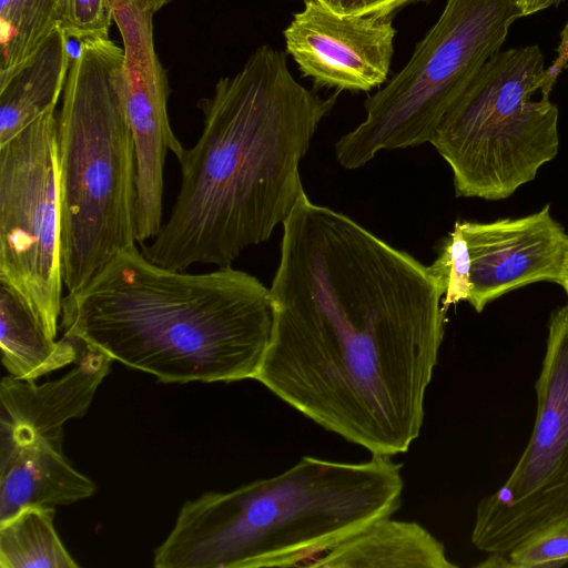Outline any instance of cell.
Segmentation results:
<instances>
[{
  "label": "cell",
  "mask_w": 568,
  "mask_h": 568,
  "mask_svg": "<svg viewBox=\"0 0 568 568\" xmlns=\"http://www.w3.org/2000/svg\"><path fill=\"white\" fill-rule=\"evenodd\" d=\"M113 359L84 346V354L62 377L41 385L4 376L0 383V446L36 439L62 444L63 425L83 417L109 374Z\"/></svg>",
  "instance_id": "13"
},
{
  "label": "cell",
  "mask_w": 568,
  "mask_h": 568,
  "mask_svg": "<svg viewBox=\"0 0 568 568\" xmlns=\"http://www.w3.org/2000/svg\"><path fill=\"white\" fill-rule=\"evenodd\" d=\"M68 38L62 27H57L31 60L0 89V145L55 109L71 64Z\"/></svg>",
  "instance_id": "17"
},
{
  "label": "cell",
  "mask_w": 568,
  "mask_h": 568,
  "mask_svg": "<svg viewBox=\"0 0 568 568\" xmlns=\"http://www.w3.org/2000/svg\"><path fill=\"white\" fill-rule=\"evenodd\" d=\"M57 136L51 109L0 145V281L22 295L54 338L64 287Z\"/></svg>",
  "instance_id": "9"
},
{
  "label": "cell",
  "mask_w": 568,
  "mask_h": 568,
  "mask_svg": "<svg viewBox=\"0 0 568 568\" xmlns=\"http://www.w3.org/2000/svg\"><path fill=\"white\" fill-rule=\"evenodd\" d=\"M564 0H516L521 17H526L538 11L556 6Z\"/></svg>",
  "instance_id": "24"
},
{
  "label": "cell",
  "mask_w": 568,
  "mask_h": 568,
  "mask_svg": "<svg viewBox=\"0 0 568 568\" xmlns=\"http://www.w3.org/2000/svg\"><path fill=\"white\" fill-rule=\"evenodd\" d=\"M535 389L527 446L505 483L476 507L470 540L487 554L507 555L568 517V303L550 315Z\"/></svg>",
  "instance_id": "8"
},
{
  "label": "cell",
  "mask_w": 568,
  "mask_h": 568,
  "mask_svg": "<svg viewBox=\"0 0 568 568\" xmlns=\"http://www.w3.org/2000/svg\"><path fill=\"white\" fill-rule=\"evenodd\" d=\"M559 285L562 286V288L565 290V292L568 295V256L565 262V266H564V271H562V275H561Z\"/></svg>",
  "instance_id": "27"
},
{
  "label": "cell",
  "mask_w": 568,
  "mask_h": 568,
  "mask_svg": "<svg viewBox=\"0 0 568 568\" xmlns=\"http://www.w3.org/2000/svg\"><path fill=\"white\" fill-rule=\"evenodd\" d=\"M417 0H339V13L389 18L399 8Z\"/></svg>",
  "instance_id": "23"
},
{
  "label": "cell",
  "mask_w": 568,
  "mask_h": 568,
  "mask_svg": "<svg viewBox=\"0 0 568 568\" xmlns=\"http://www.w3.org/2000/svg\"><path fill=\"white\" fill-rule=\"evenodd\" d=\"M54 507H26L0 521L1 568H78L53 524Z\"/></svg>",
  "instance_id": "19"
},
{
  "label": "cell",
  "mask_w": 568,
  "mask_h": 568,
  "mask_svg": "<svg viewBox=\"0 0 568 568\" xmlns=\"http://www.w3.org/2000/svg\"><path fill=\"white\" fill-rule=\"evenodd\" d=\"M428 270L444 294L442 304L445 311L452 305L468 301L470 257L459 221L442 242L438 255Z\"/></svg>",
  "instance_id": "20"
},
{
  "label": "cell",
  "mask_w": 568,
  "mask_h": 568,
  "mask_svg": "<svg viewBox=\"0 0 568 568\" xmlns=\"http://www.w3.org/2000/svg\"><path fill=\"white\" fill-rule=\"evenodd\" d=\"M338 93L306 89L286 52L256 48L197 102L202 132L178 160L175 203L151 243L141 244L144 256L176 271L225 267L267 241L305 193L300 163Z\"/></svg>",
  "instance_id": "2"
},
{
  "label": "cell",
  "mask_w": 568,
  "mask_h": 568,
  "mask_svg": "<svg viewBox=\"0 0 568 568\" xmlns=\"http://www.w3.org/2000/svg\"><path fill=\"white\" fill-rule=\"evenodd\" d=\"M283 36L286 53L317 89L368 92L387 80L396 29L390 17L345 16L306 2Z\"/></svg>",
  "instance_id": "11"
},
{
  "label": "cell",
  "mask_w": 568,
  "mask_h": 568,
  "mask_svg": "<svg viewBox=\"0 0 568 568\" xmlns=\"http://www.w3.org/2000/svg\"><path fill=\"white\" fill-rule=\"evenodd\" d=\"M510 568H546L568 564V517L531 535L507 554Z\"/></svg>",
  "instance_id": "21"
},
{
  "label": "cell",
  "mask_w": 568,
  "mask_h": 568,
  "mask_svg": "<svg viewBox=\"0 0 568 568\" xmlns=\"http://www.w3.org/2000/svg\"><path fill=\"white\" fill-rule=\"evenodd\" d=\"M112 20L111 0H69L65 20L61 27L68 37L81 42L109 38Z\"/></svg>",
  "instance_id": "22"
},
{
  "label": "cell",
  "mask_w": 568,
  "mask_h": 568,
  "mask_svg": "<svg viewBox=\"0 0 568 568\" xmlns=\"http://www.w3.org/2000/svg\"><path fill=\"white\" fill-rule=\"evenodd\" d=\"M82 345L52 337L22 295L0 281L1 362L10 375L34 381L80 359Z\"/></svg>",
  "instance_id": "16"
},
{
  "label": "cell",
  "mask_w": 568,
  "mask_h": 568,
  "mask_svg": "<svg viewBox=\"0 0 568 568\" xmlns=\"http://www.w3.org/2000/svg\"><path fill=\"white\" fill-rule=\"evenodd\" d=\"M318 568H455L444 545L415 521H373L310 558Z\"/></svg>",
  "instance_id": "15"
},
{
  "label": "cell",
  "mask_w": 568,
  "mask_h": 568,
  "mask_svg": "<svg viewBox=\"0 0 568 568\" xmlns=\"http://www.w3.org/2000/svg\"><path fill=\"white\" fill-rule=\"evenodd\" d=\"M151 10L153 13L162 9L171 0H136Z\"/></svg>",
  "instance_id": "25"
},
{
  "label": "cell",
  "mask_w": 568,
  "mask_h": 568,
  "mask_svg": "<svg viewBox=\"0 0 568 568\" xmlns=\"http://www.w3.org/2000/svg\"><path fill=\"white\" fill-rule=\"evenodd\" d=\"M470 257L468 303L480 313L504 294L536 282L559 284L568 235L550 205L517 219L460 222Z\"/></svg>",
  "instance_id": "12"
},
{
  "label": "cell",
  "mask_w": 568,
  "mask_h": 568,
  "mask_svg": "<svg viewBox=\"0 0 568 568\" xmlns=\"http://www.w3.org/2000/svg\"><path fill=\"white\" fill-rule=\"evenodd\" d=\"M274 323L254 379L372 455L419 436L445 333L422 264L306 192L283 223Z\"/></svg>",
  "instance_id": "1"
},
{
  "label": "cell",
  "mask_w": 568,
  "mask_h": 568,
  "mask_svg": "<svg viewBox=\"0 0 568 568\" xmlns=\"http://www.w3.org/2000/svg\"><path fill=\"white\" fill-rule=\"evenodd\" d=\"M304 3L314 2L339 13V0H302Z\"/></svg>",
  "instance_id": "26"
},
{
  "label": "cell",
  "mask_w": 568,
  "mask_h": 568,
  "mask_svg": "<svg viewBox=\"0 0 568 568\" xmlns=\"http://www.w3.org/2000/svg\"><path fill=\"white\" fill-rule=\"evenodd\" d=\"M124 50L109 38L80 42L58 114L60 256L68 293L135 246L138 180L123 104Z\"/></svg>",
  "instance_id": "5"
},
{
  "label": "cell",
  "mask_w": 568,
  "mask_h": 568,
  "mask_svg": "<svg viewBox=\"0 0 568 568\" xmlns=\"http://www.w3.org/2000/svg\"><path fill=\"white\" fill-rule=\"evenodd\" d=\"M95 490L64 456L61 443L40 438L0 446V521L26 507L70 505Z\"/></svg>",
  "instance_id": "14"
},
{
  "label": "cell",
  "mask_w": 568,
  "mask_h": 568,
  "mask_svg": "<svg viewBox=\"0 0 568 568\" xmlns=\"http://www.w3.org/2000/svg\"><path fill=\"white\" fill-rule=\"evenodd\" d=\"M69 0H0V89L62 26Z\"/></svg>",
  "instance_id": "18"
},
{
  "label": "cell",
  "mask_w": 568,
  "mask_h": 568,
  "mask_svg": "<svg viewBox=\"0 0 568 568\" xmlns=\"http://www.w3.org/2000/svg\"><path fill=\"white\" fill-rule=\"evenodd\" d=\"M521 17L516 0H446L404 68L369 95L364 120L335 143L345 169L430 143L446 113Z\"/></svg>",
  "instance_id": "7"
},
{
  "label": "cell",
  "mask_w": 568,
  "mask_h": 568,
  "mask_svg": "<svg viewBox=\"0 0 568 568\" xmlns=\"http://www.w3.org/2000/svg\"><path fill=\"white\" fill-rule=\"evenodd\" d=\"M124 44L123 104L136 160V241L152 240L163 224L164 164L184 148L168 113L169 81L153 41V12L136 0H111Z\"/></svg>",
  "instance_id": "10"
},
{
  "label": "cell",
  "mask_w": 568,
  "mask_h": 568,
  "mask_svg": "<svg viewBox=\"0 0 568 568\" xmlns=\"http://www.w3.org/2000/svg\"><path fill=\"white\" fill-rule=\"evenodd\" d=\"M537 44L498 51L438 125L430 144L457 196L497 201L535 180L559 150V111Z\"/></svg>",
  "instance_id": "6"
},
{
  "label": "cell",
  "mask_w": 568,
  "mask_h": 568,
  "mask_svg": "<svg viewBox=\"0 0 568 568\" xmlns=\"http://www.w3.org/2000/svg\"><path fill=\"white\" fill-rule=\"evenodd\" d=\"M402 464L305 456L284 473L181 507L155 548L156 568L296 567L373 521L392 516L404 489Z\"/></svg>",
  "instance_id": "4"
},
{
  "label": "cell",
  "mask_w": 568,
  "mask_h": 568,
  "mask_svg": "<svg viewBox=\"0 0 568 568\" xmlns=\"http://www.w3.org/2000/svg\"><path fill=\"white\" fill-rule=\"evenodd\" d=\"M270 288L232 266L163 267L136 245L62 301L64 336L162 383L255 378L271 341Z\"/></svg>",
  "instance_id": "3"
},
{
  "label": "cell",
  "mask_w": 568,
  "mask_h": 568,
  "mask_svg": "<svg viewBox=\"0 0 568 568\" xmlns=\"http://www.w3.org/2000/svg\"><path fill=\"white\" fill-rule=\"evenodd\" d=\"M418 1V0H417Z\"/></svg>",
  "instance_id": "28"
}]
</instances>
